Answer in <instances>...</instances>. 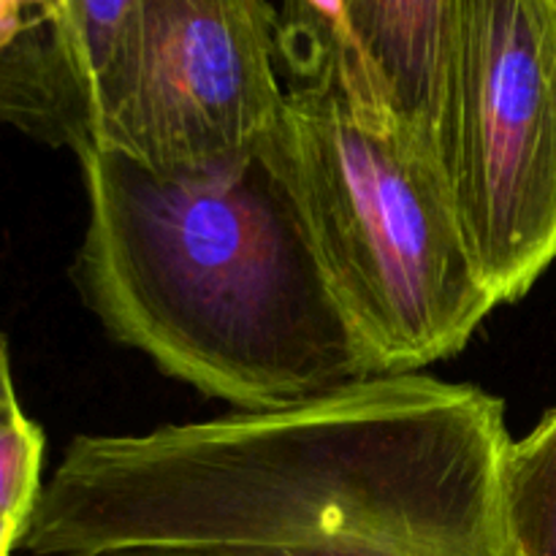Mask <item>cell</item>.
I'll use <instances>...</instances> for the list:
<instances>
[{"label":"cell","mask_w":556,"mask_h":556,"mask_svg":"<svg viewBox=\"0 0 556 556\" xmlns=\"http://www.w3.org/2000/svg\"><path fill=\"white\" fill-rule=\"evenodd\" d=\"M49 0H0V43L9 41L22 22L30 14L41 11Z\"/></svg>","instance_id":"cell-11"},{"label":"cell","mask_w":556,"mask_h":556,"mask_svg":"<svg viewBox=\"0 0 556 556\" xmlns=\"http://www.w3.org/2000/svg\"><path fill=\"white\" fill-rule=\"evenodd\" d=\"M503 402L378 375L282 410L81 434L20 552L166 546L215 556H508Z\"/></svg>","instance_id":"cell-1"},{"label":"cell","mask_w":556,"mask_h":556,"mask_svg":"<svg viewBox=\"0 0 556 556\" xmlns=\"http://www.w3.org/2000/svg\"><path fill=\"white\" fill-rule=\"evenodd\" d=\"M275 152L375 375L454 356L497 307L440 161L337 81L286 87Z\"/></svg>","instance_id":"cell-3"},{"label":"cell","mask_w":556,"mask_h":556,"mask_svg":"<svg viewBox=\"0 0 556 556\" xmlns=\"http://www.w3.org/2000/svg\"><path fill=\"white\" fill-rule=\"evenodd\" d=\"M277 63L269 0H139L134 49L92 147L161 177L239 166L280 128Z\"/></svg>","instance_id":"cell-5"},{"label":"cell","mask_w":556,"mask_h":556,"mask_svg":"<svg viewBox=\"0 0 556 556\" xmlns=\"http://www.w3.org/2000/svg\"><path fill=\"white\" fill-rule=\"evenodd\" d=\"M459 0H345L364 98L438 155V117Z\"/></svg>","instance_id":"cell-7"},{"label":"cell","mask_w":556,"mask_h":556,"mask_svg":"<svg viewBox=\"0 0 556 556\" xmlns=\"http://www.w3.org/2000/svg\"><path fill=\"white\" fill-rule=\"evenodd\" d=\"M16 556H20V554H16ZM63 556H215V554L188 552V548H166V546H128V548H106V552L63 554Z\"/></svg>","instance_id":"cell-12"},{"label":"cell","mask_w":556,"mask_h":556,"mask_svg":"<svg viewBox=\"0 0 556 556\" xmlns=\"http://www.w3.org/2000/svg\"><path fill=\"white\" fill-rule=\"evenodd\" d=\"M438 161L500 304L556 258V0H459Z\"/></svg>","instance_id":"cell-4"},{"label":"cell","mask_w":556,"mask_h":556,"mask_svg":"<svg viewBox=\"0 0 556 556\" xmlns=\"http://www.w3.org/2000/svg\"><path fill=\"white\" fill-rule=\"evenodd\" d=\"M43 432L20 405L16 386H0V556H16L43 489Z\"/></svg>","instance_id":"cell-10"},{"label":"cell","mask_w":556,"mask_h":556,"mask_svg":"<svg viewBox=\"0 0 556 556\" xmlns=\"http://www.w3.org/2000/svg\"><path fill=\"white\" fill-rule=\"evenodd\" d=\"M508 556H556V410L505 459Z\"/></svg>","instance_id":"cell-8"},{"label":"cell","mask_w":556,"mask_h":556,"mask_svg":"<svg viewBox=\"0 0 556 556\" xmlns=\"http://www.w3.org/2000/svg\"><path fill=\"white\" fill-rule=\"evenodd\" d=\"M81 302L109 337L239 413L282 410L378 378L318 264L275 152L206 177L79 155Z\"/></svg>","instance_id":"cell-2"},{"label":"cell","mask_w":556,"mask_h":556,"mask_svg":"<svg viewBox=\"0 0 556 556\" xmlns=\"http://www.w3.org/2000/svg\"><path fill=\"white\" fill-rule=\"evenodd\" d=\"M14 383V375H11V356H9V342H5L3 331H0V386Z\"/></svg>","instance_id":"cell-13"},{"label":"cell","mask_w":556,"mask_h":556,"mask_svg":"<svg viewBox=\"0 0 556 556\" xmlns=\"http://www.w3.org/2000/svg\"><path fill=\"white\" fill-rule=\"evenodd\" d=\"M277 47L291 85L337 81L369 106L348 47L345 0H282L277 11Z\"/></svg>","instance_id":"cell-9"},{"label":"cell","mask_w":556,"mask_h":556,"mask_svg":"<svg viewBox=\"0 0 556 556\" xmlns=\"http://www.w3.org/2000/svg\"><path fill=\"white\" fill-rule=\"evenodd\" d=\"M139 0H49L0 43V125L76 157L128 65Z\"/></svg>","instance_id":"cell-6"}]
</instances>
